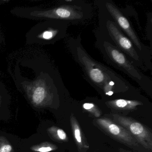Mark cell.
Wrapping results in <instances>:
<instances>
[{"label":"cell","mask_w":152,"mask_h":152,"mask_svg":"<svg viewBox=\"0 0 152 152\" xmlns=\"http://www.w3.org/2000/svg\"><path fill=\"white\" fill-rule=\"evenodd\" d=\"M13 74L18 90L33 109L42 112L58 108L66 89L50 61L43 58L19 61Z\"/></svg>","instance_id":"cell-1"},{"label":"cell","mask_w":152,"mask_h":152,"mask_svg":"<svg viewBox=\"0 0 152 152\" xmlns=\"http://www.w3.org/2000/svg\"><path fill=\"white\" fill-rule=\"evenodd\" d=\"M58 6L42 8L39 7H15L11 10L13 15L32 20H58L70 24H79L92 18V5L82 0L62 1Z\"/></svg>","instance_id":"cell-2"},{"label":"cell","mask_w":152,"mask_h":152,"mask_svg":"<svg viewBox=\"0 0 152 152\" xmlns=\"http://www.w3.org/2000/svg\"><path fill=\"white\" fill-rule=\"evenodd\" d=\"M67 46L73 58L81 68L85 80L99 93L112 82L124 80L108 66L93 59L83 48L80 36L69 38Z\"/></svg>","instance_id":"cell-3"},{"label":"cell","mask_w":152,"mask_h":152,"mask_svg":"<svg viewBox=\"0 0 152 152\" xmlns=\"http://www.w3.org/2000/svg\"><path fill=\"white\" fill-rule=\"evenodd\" d=\"M95 46L100 51L105 62L121 71L145 91H151L152 80L144 74L127 56L114 45L109 37L102 31H95Z\"/></svg>","instance_id":"cell-4"},{"label":"cell","mask_w":152,"mask_h":152,"mask_svg":"<svg viewBox=\"0 0 152 152\" xmlns=\"http://www.w3.org/2000/svg\"><path fill=\"white\" fill-rule=\"evenodd\" d=\"M96 5L98 9V29L104 33L114 45L123 52L136 66L143 71L147 70L143 58L132 42L120 29L100 1H96Z\"/></svg>","instance_id":"cell-5"},{"label":"cell","mask_w":152,"mask_h":152,"mask_svg":"<svg viewBox=\"0 0 152 152\" xmlns=\"http://www.w3.org/2000/svg\"><path fill=\"white\" fill-rule=\"evenodd\" d=\"M71 24L66 21L47 20L37 24L26 35L27 44L50 45L63 39L66 36Z\"/></svg>","instance_id":"cell-6"},{"label":"cell","mask_w":152,"mask_h":152,"mask_svg":"<svg viewBox=\"0 0 152 152\" xmlns=\"http://www.w3.org/2000/svg\"><path fill=\"white\" fill-rule=\"evenodd\" d=\"M100 1L120 29L132 42L143 58L147 70H152L151 50L141 42L128 18L111 0H102Z\"/></svg>","instance_id":"cell-7"},{"label":"cell","mask_w":152,"mask_h":152,"mask_svg":"<svg viewBox=\"0 0 152 152\" xmlns=\"http://www.w3.org/2000/svg\"><path fill=\"white\" fill-rule=\"evenodd\" d=\"M112 117L114 122L128 131L141 146L152 150V133L148 128L130 117L117 114H113Z\"/></svg>","instance_id":"cell-8"},{"label":"cell","mask_w":152,"mask_h":152,"mask_svg":"<svg viewBox=\"0 0 152 152\" xmlns=\"http://www.w3.org/2000/svg\"><path fill=\"white\" fill-rule=\"evenodd\" d=\"M94 123L101 130L110 137L130 148L139 152L141 146L136 139L121 125L108 118H99L95 119Z\"/></svg>","instance_id":"cell-9"},{"label":"cell","mask_w":152,"mask_h":152,"mask_svg":"<svg viewBox=\"0 0 152 152\" xmlns=\"http://www.w3.org/2000/svg\"><path fill=\"white\" fill-rule=\"evenodd\" d=\"M56 143L36 132L28 137L21 139L18 152H56L59 147Z\"/></svg>","instance_id":"cell-10"},{"label":"cell","mask_w":152,"mask_h":152,"mask_svg":"<svg viewBox=\"0 0 152 152\" xmlns=\"http://www.w3.org/2000/svg\"><path fill=\"white\" fill-rule=\"evenodd\" d=\"M36 132L56 143H63L68 141L66 133L63 129L56 125L51 124L47 121H41Z\"/></svg>","instance_id":"cell-11"},{"label":"cell","mask_w":152,"mask_h":152,"mask_svg":"<svg viewBox=\"0 0 152 152\" xmlns=\"http://www.w3.org/2000/svg\"><path fill=\"white\" fill-rule=\"evenodd\" d=\"M105 104L108 107L118 111H132L136 110L138 106L144 105L142 100L129 99L124 98H116L106 100Z\"/></svg>","instance_id":"cell-12"},{"label":"cell","mask_w":152,"mask_h":152,"mask_svg":"<svg viewBox=\"0 0 152 152\" xmlns=\"http://www.w3.org/2000/svg\"><path fill=\"white\" fill-rule=\"evenodd\" d=\"M21 139L12 133L0 131V152H18Z\"/></svg>","instance_id":"cell-13"},{"label":"cell","mask_w":152,"mask_h":152,"mask_svg":"<svg viewBox=\"0 0 152 152\" xmlns=\"http://www.w3.org/2000/svg\"><path fill=\"white\" fill-rule=\"evenodd\" d=\"M11 99V96L0 80V121H7L11 118L10 109Z\"/></svg>","instance_id":"cell-14"},{"label":"cell","mask_w":152,"mask_h":152,"mask_svg":"<svg viewBox=\"0 0 152 152\" xmlns=\"http://www.w3.org/2000/svg\"><path fill=\"white\" fill-rule=\"evenodd\" d=\"M74 138L80 152H86L89 148L88 143L81 129L78 121L73 115L70 117Z\"/></svg>","instance_id":"cell-15"},{"label":"cell","mask_w":152,"mask_h":152,"mask_svg":"<svg viewBox=\"0 0 152 152\" xmlns=\"http://www.w3.org/2000/svg\"><path fill=\"white\" fill-rule=\"evenodd\" d=\"M82 107L84 110L87 111L95 117H99L101 115L100 109L97 104L93 102L87 101L83 104Z\"/></svg>","instance_id":"cell-16"},{"label":"cell","mask_w":152,"mask_h":152,"mask_svg":"<svg viewBox=\"0 0 152 152\" xmlns=\"http://www.w3.org/2000/svg\"><path fill=\"white\" fill-rule=\"evenodd\" d=\"M2 42H3V38H2V36L1 35V32L0 31V45H1Z\"/></svg>","instance_id":"cell-17"},{"label":"cell","mask_w":152,"mask_h":152,"mask_svg":"<svg viewBox=\"0 0 152 152\" xmlns=\"http://www.w3.org/2000/svg\"><path fill=\"white\" fill-rule=\"evenodd\" d=\"M8 1H6V0H4V1H0V5H1V4H5L6 2H8Z\"/></svg>","instance_id":"cell-18"},{"label":"cell","mask_w":152,"mask_h":152,"mask_svg":"<svg viewBox=\"0 0 152 152\" xmlns=\"http://www.w3.org/2000/svg\"></svg>","instance_id":"cell-19"}]
</instances>
